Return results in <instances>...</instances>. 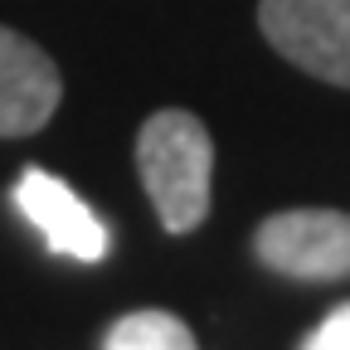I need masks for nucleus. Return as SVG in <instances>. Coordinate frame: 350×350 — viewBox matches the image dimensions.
<instances>
[{"instance_id":"1","label":"nucleus","mask_w":350,"mask_h":350,"mask_svg":"<svg viewBox=\"0 0 350 350\" xmlns=\"http://www.w3.org/2000/svg\"><path fill=\"white\" fill-rule=\"evenodd\" d=\"M137 170L142 185L170 234H190L209 214V175H214V142L195 112L165 107L146 117L137 137Z\"/></svg>"},{"instance_id":"2","label":"nucleus","mask_w":350,"mask_h":350,"mask_svg":"<svg viewBox=\"0 0 350 350\" xmlns=\"http://www.w3.org/2000/svg\"><path fill=\"white\" fill-rule=\"evenodd\" d=\"M258 25L282 59L350 88V0H262Z\"/></svg>"},{"instance_id":"3","label":"nucleus","mask_w":350,"mask_h":350,"mask_svg":"<svg viewBox=\"0 0 350 350\" xmlns=\"http://www.w3.org/2000/svg\"><path fill=\"white\" fill-rule=\"evenodd\" d=\"M253 248L282 278L340 282V278H350V214H340V209H282L268 224H258Z\"/></svg>"},{"instance_id":"4","label":"nucleus","mask_w":350,"mask_h":350,"mask_svg":"<svg viewBox=\"0 0 350 350\" xmlns=\"http://www.w3.org/2000/svg\"><path fill=\"white\" fill-rule=\"evenodd\" d=\"M10 200L25 214V224L49 243L59 258H78V262H103L107 258V243H112L107 224L59 180V175L39 170V165L20 170Z\"/></svg>"},{"instance_id":"5","label":"nucleus","mask_w":350,"mask_h":350,"mask_svg":"<svg viewBox=\"0 0 350 350\" xmlns=\"http://www.w3.org/2000/svg\"><path fill=\"white\" fill-rule=\"evenodd\" d=\"M64 83L54 59L0 25V137H34L54 117Z\"/></svg>"},{"instance_id":"6","label":"nucleus","mask_w":350,"mask_h":350,"mask_svg":"<svg viewBox=\"0 0 350 350\" xmlns=\"http://www.w3.org/2000/svg\"><path fill=\"white\" fill-rule=\"evenodd\" d=\"M103 350H200V345H195V336H190V326L180 317H170V312H131L107 331Z\"/></svg>"},{"instance_id":"7","label":"nucleus","mask_w":350,"mask_h":350,"mask_svg":"<svg viewBox=\"0 0 350 350\" xmlns=\"http://www.w3.org/2000/svg\"><path fill=\"white\" fill-rule=\"evenodd\" d=\"M301 350H350V306H336V312L306 336Z\"/></svg>"}]
</instances>
